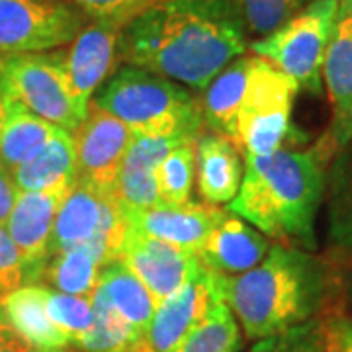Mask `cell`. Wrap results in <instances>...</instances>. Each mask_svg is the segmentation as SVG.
Returning <instances> with one entry per match:
<instances>
[{
	"label": "cell",
	"mask_w": 352,
	"mask_h": 352,
	"mask_svg": "<svg viewBox=\"0 0 352 352\" xmlns=\"http://www.w3.org/2000/svg\"><path fill=\"white\" fill-rule=\"evenodd\" d=\"M78 178V159L73 133L59 129L57 135L38 151L32 159L20 164L14 180L20 192H43V190L71 186Z\"/></svg>",
	"instance_id": "obj_22"
},
{
	"label": "cell",
	"mask_w": 352,
	"mask_h": 352,
	"mask_svg": "<svg viewBox=\"0 0 352 352\" xmlns=\"http://www.w3.org/2000/svg\"><path fill=\"white\" fill-rule=\"evenodd\" d=\"M241 149L226 135L208 131L196 139V180L206 204H229L239 194L243 182Z\"/></svg>",
	"instance_id": "obj_19"
},
{
	"label": "cell",
	"mask_w": 352,
	"mask_h": 352,
	"mask_svg": "<svg viewBox=\"0 0 352 352\" xmlns=\"http://www.w3.org/2000/svg\"><path fill=\"white\" fill-rule=\"evenodd\" d=\"M184 141H196V139L135 135L133 143L127 149L126 159L122 163L113 186V194L120 201L124 214L147 210L161 204L159 188H157V168L164 161V157Z\"/></svg>",
	"instance_id": "obj_17"
},
{
	"label": "cell",
	"mask_w": 352,
	"mask_h": 352,
	"mask_svg": "<svg viewBox=\"0 0 352 352\" xmlns=\"http://www.w3.org/2000/svg\"><path fill=\"white\" fill-rule=\"evenodd\" d=\"M247 24L249 34L268 36L276 28L288 22L292 16L302 12L314 0H233Z\"/></svg>",
	"instance_id": "obj_29"
},
{
	"label": "cell",
	"mask_w": 352,
	"mask_h": 352,
	"mask_svg": "<svg viewBox=\"0 0 352 352\" xmlns=\"http://www.w3.org/2000/svg\"><path fill=\"white\" fill-rule=\"evenodd\" d=\"M57 131L59 127L6 98V118L0 127V164L14 175L16 168L41 151Z\"/></svg>",
	"instance_id": "obj_23"
},
{
	"label": "cell",
	"mask_w": 352,
	"mask_h": 352,
	"mask_svg": "<svg viewBox=\"0 0 352 352\" xmlns=\"http://www.w3.org/2000/svg\"><path fill=\"white\" fill-rule=\"evenodd\" d=\"M25 286V263L6 227L0 226V300Z\"/></svg>",
	"instance_id": "obj_33"
},
{
	"label": "cell",
	"mask_w": 352,
	"mask_h": 352,
	"mask_svg": "<svg viewBox=\"0 0 352 352\" xmlns=\"http://www.w3.org/2000/svg\"><path fill=\"white\" fill-rule=\"evenodd\" d=\"M346 280H349V286H351V292H352V270L346 274Z\"/></svg>",
	"instance_id": "obj_40"
},
{
	"label": "cell",
	"mask_w": 352,
	"mask_h": 352,
	"mask_svg": "<svg viewBox=\"0 0 352 352\" xmlns=\"http://www.w3.org/2000/svg\"><path fill=\"white\" fill-rule=\"evenodd\" d=\"M325 335H327V333H325ZM327 352H337V351H335V346L331 344V340H329V337H327Z\"/></svg>",
	"instance_id": "obj_39"
},
{
	"label": "cell",
	"mask_w": 352,
	"mask_h": 352,
	"mask_svg": "<svg viewBox=\"0 0 352 352\" xmlns=\"http://www.w3.org/2000/svg\"><path fill=\"white\" fill-rule=\"evenodd\" d=\"M120 261L161 303L184 284L198 256L127 227Z\"/></svg>",
	"instance_id": "obj_16"
},
{
	"label": "cell",
	"mask_w": 352,
	"mask_h": 352,
	"mask_svg": "<svg viewBox=\"0 0 352 352\" xmlns=\"http://www.w3.org/2000/svg\"><path fill=\"white\" fill-rule=\"evenodd\" d=\"M45 302H47V314H50L51 321L63 331L71 342L92 327L94 309H92L90 298L69 296V294H61V292L47 288Z\"/></svg>",
	"instance_id": "obj_30"
},
{
	"label": "cell",
	"mask_w": 352,
	"mask_h": 352,
	"mask_svg": "<svg viewBox=\"0 0 352 352\" xmlns=\"http://www.w3.org/2000/svg\"><path fill=\"white\" fill-rule=\"evenodd\" d=\"M298 90L292 76L263 57L249 55L233 138L241 151L263 157L282 149L292 133V108Z\"/></svg>",
	"instance_id": "obj_5"
},
{
	"label": "cell",
	"mask_w": 352,
	"mask_h": 352,
	"mask_svg": "<svg viewBox=\"0 0 352 352\" xmlns=\"http://www.w3.org/2000/svg\"><path fill=\"white\" fill-rule=\"evenodd\" d=\"M96 288L143 339L157 309V302L143 282L122 261H113L104 266Z\"/></svg>",
	"instance_id": "obj_25"
},
{
	"label": "cell",
	"mask_w": 352,
	"mask_h": 352,
	"mask_svg": "<svg viewBox=\"0 0 352 352\" xmlns=\"http://www.w3.org/2000/svg\"><path fill=\"white\" fill-rule=\"evenodd\" d=\"M270 247V241L258 229L226 212L196 256L212 272L237 276L261 263Z\"/></svg>",
	"instance_id": "obj_18"
},
{
	"label": "cell",
	"mask_w": 352,
	"mask_h": 352,
	"mask_svg": "<svg viewBox=\"0 0 352 352\" xmlns=\"http://www.w3.org/2000/svg\"><path fill=\"white\" fill-rule=\"evenodd\" d=\"M241 349L239 321L223 300H217L200 323L168 352H241Z\"/></svg>",
	"instance_id": "obj_27"
},
{
	"label": "cell",
	"mask_w": 352,
	"mask_h": 352,
	"mask_svg": "<svg viewBox=\"0 0 352 352\" xmlns=\"http://www.w3.org/2000/svg\"><path fill=\"white\" fill-rule=\"evenodd\" d=\"M4 118H6V98H4V90L0 87V127L4 124Z\"/></svg>",
	"instance_id": "obj_37"
},
{
	"label": "cell",
	"mask_w": 352,
	"mask_h": 352,
	"mask_svg": "<svg viewBox=\"0 0 352 352\" xmlns=\"http://www.w3.org/2000/svg\"><path fill=\"white\" fill-rule=\"evenodd\" d=\"M327 186L329 249L352 263V143L337 153Z\"/></svg>",
	"instance_id": "obj_24"
},
{
	"label": "cell",
	"mask_w": 352,
	"mask_h": 352,
	"mask_svg": "<svg viewBox=\"0 0 352 352\" xmlns=\"http://www.w3.org/2000/svg\"><path fill=\"white\" fill-rule=\"evenodd\" d=\"M214 274L219 300L229 305L249 340L276 337L311 321L331 286L325 261L280 243L249 272Z\"/></svg>",
	"instance_id": "obj_2"
},
{
	"label": "cell",
	"mask_w": 352,
	"mask_h": 352,
	"mask_svg": "<svg viewBox=\"0 0 352 352\" xmlns=\"http://www.w3.org/2000/svg\"><path fill=\"white\" fill-rule=\"evenodd\" d=\"M339 0H314L288 22L254 39L252 55L263 57L282 73L292 76L298 87L319 94L323 88V61Z\"/></svg>",
	"instance_id": "obj_6"
},
{
	"label": "cell",
	"mask_w": 352,
	"mask_h": 352,
	"mask_svg": "<svg viewBox=\"0 0 352 352\" xmlns=\"http://www.w3.org/2000/svg\"><path fill=\"white\" fill-rule=\"evenodd\" d=\"M90 300L94 309L92 327L71 346L78 352H138L141 335L113 309L108 298L96 288Z\"/></svg>",
	"instance_id": "obj_26"
},
{
	"label": "cell",
	"mask_w": 352,
	"mask_h": 352,
	"mask_svg": "<svg viewBox=\"0 0 352 352\" xmlns=\"http://www.w3.org/2000/svg\"><path fill=\"white\" fill-rule=\"evenodd\" d=\"M47 288L32 284L22 286L0 300V307L14 331L34 349H63L71 340L51 321L47 314Z\"/></svg>",
	"instance_id": "obj_21"
},
{
	"label": "cell",
	"mask_w": 352,
	"mask_h": 352,
	"mask_svg": "<svg viewBox=\"0 0 352 352\" xmlns=\"http://www.w3.org/2000/svg\"><path fill=\"white\" fill-rule=\"evenodd\" d=\"M0 352H34V346L22 339L8 323L2 307H0Z\"/></svg>",
	"instance_id": "obj_36"
},
{
	"label": "cell",
	"mask_w": 352,
	"mask_h": 352,
	"mask_svg": "<svg viewBox=\"0 0 352 352\" xmlns=\"http://www.w3.org/2000/svg\"><path fill=\"white\" fill-rule=\"evenodd\" d=\"M90 22H104L124 30L133 18L161 0H69Z\"/></svg>",
	"instance_id": "obj_32"
},
{
	"label": "cell",
	"mask_w": 352,
	"mask_h": 352,
	"mask_svg": "<svg viewBox=\"0 0 352 352\" xmlns=\"http://www.w3.org/2000/svg\"><path fill=\"white\" fill-rule=\"evenodd\" d=\"M227 210L210 204L186 201L180 206L157 204L147 210L124 214L127 227L164 241L176 249L198 254L210 233L223 219Z\"/></svg>",
	"instance_id": "obj_15"
},
{
	"label": "cell",
	"mask_w": 352,
	"mask_h": 352,
	"mask_svg": "<svg viewBox=\"0 0 352 352\" xmlns=\"http://www.w3.org/2000/svg\"><path fill=\"white\" fill-rule=\"evenodd\" d=\"M327 155L278 149L270 155H245V175L229 212L249 221L263 235L303 251H315V219L327 186Z\"/></svg>",
	"instance_id": "obj_3"
},
{
	"label": "cell",
	"mask_w": 352,
	"mask_h": 352,
	"mask_svg": "<svg viewBox=\"0 0 352 352\" xmlns=\"http://www.w3.org/2000/svg\"><path fill=\"white\" fill-rule=\"evenodd\" d=\"M34 352H78L73 346H63V349H34Z\"/></svg>",
	"instance_id": "obj_38"
},
{
	"label": "cell",
	"mask_w": 352,
	"mask_h": 352,
	"mask_svg": "<svg viewBox=\"0 0 352 352\" xmlns=\"http://www.w3.org/2000/svg\"><path fill=\"white\" fill-rule=\"evenodd\" d=\"M120 28L104 22H88L69 47L63 50L65 73L76 113L85 120L88 104L106 80L118 71Z\"/></svg>",
	"instance_id": "obj_12"
},
{
	"label": "cell",
	"mask_w": 352,
	"mask_h": 352,
	"mask_svg": "<svg viewBox=\"0 0 352 352\" xmlns=\"http://www.w3.org/2000/svg\"><path fill=\"white\" fill-rule=\"evenodd\" d=\"M113 261H120V252L100 241L53 252L43 266L39 286L45 284L61 294L90 298L104 266Z\"/></svg>",
	"instance_id": "obj_20"
},
{
	"label": "cell",
	"mask_w": 352,
	"mask_h": 352,
	"mask_svg": "<svg viewBox=\"0 0 352 352\" xmlns=\"http://www.w3.org/2000/svg\"><path fill=\"white\" fill-rule=\"evenodd\" d=\"M251 352H327L325 325L311 319L282 335L258 340Z\"/></svg>",
	"instance_id": "obj_31"
},
{
	"label": "cell",
	"mask_w": 352,
	"mask_h": 352,
	"mask_svg": "<svg viewBox=\"0 0 352 352\" xmlns=\"http://www.w3.org/2000/svg\"><path fill=\"white\" fill-rule=\"evenodd\" d=\"M323 85L331 104V126L319 145L327 157L352 143V0H339L331 30Z\"/></svg>",
	"instance_id": "obj_10"
},
{
	"label": "cell",
	"mask_w": 352,
	"mask_h": 352,
	"mask_svg": "<svg viewBox=\"0 0 352 352\" xmlns=\"http://www.w3.org/2000/svg\"><path fill=\"white\" fill-rule=\"evenodd\" d=\"M219 300L215 274L200 261L192 266L184 284L157 303L151 323L139 342L138 352H168Z\"/></svg>",
	"instance_id": "obj_11"
},
{
	"label": "cell",
	"mask_w": 352,
	"mask_h": 352,
	"mask_svg": "<svg viewBox=\"0 0 352 352\" xmlns=\"http://www.w3.org/2000/svg\"><path fill=\"white\" fill-rule=\"evenodd\" d=\"M73 138L78 159V176L113 192L118 173L135 133L112 113L90 102L87 116L76 127Z\"/></svg>",
	"instance_id": "obj_13"
},
{
	"label": "cell",
	"mask_w": 352,
	"mask_h": 352,
	"mask_svg": "<svg viewBox=\"0 0 352 352\" xmlns=\"http://www.w3.org/2000/svg\"><path fill=\"white\" fill-rule=\"evenodd\" d=\"M135 135L198 139L204 129L200 100L175 80L124 65L92 98Z\"/></svg>",
	"instance_id": "obj_4"
},
{
	"label": "cell",
	"mask_w": 352,
	"mask_h": 352,
	"mask_svg": "<svg viewBox=\"0 0 352 352\" xmlns=\"http://www.w3.org/2000/svg\"><path fill=\"white\" fill-rule=\"evenodd\" d=\"M88 22L69 0H0V57L61 50Z\"/></svg>",
	"instance_id": "obj_8"
},
{
	"label": "cell",
	"mask_w": 352,
	"mask_h": 352,
	"mask_svg": "<svg viewBox=\"0 0 352 352\" xmlns=\"http://www.w3.org/2000/svg\"><path fill=\"white\" fill-rule=\"evenodd\" d=\"M18 186L14 180L12 173H8L2 164H0V226L6 227V221L12 214L14 204L18 198Z\"/></svg>",
	"instance_id": "obj_35"
},
{
	"label": "cell",
	"mask_w": 352,
	"mask_h": 352,
	"mask_svg": "<svg viewBox=\"0 0 352 352\" xmlns=\"http://www.w3.org/2000/svg\"><path fill=\"white\" fill-rule=\"evenodd\" d=\"M249 30L233 0H161L120 32V63L194 90L245 55Z\"/></svg>",
	"instance_id": "obj_1"
},
{
	"label": "cell",
	"mask_w": 352,
	"mask_h": 352,
	"mask_svg": "<svg viewBox=\"0 0 352 352\" xmlns=\"http://www.w3.org/2000/svg\"><path fill=\"white\" fill-rule=\"evenodd\" d=\"M331 344L337 352H352V317L337 315L323 323Z\"/></svg>",
	"instance_id": "obj_34"
},
{
	"label": "cell",
	"mask_w": 352,
	"mask_h": 352,
	"mask_svg": "<svg viewBox=\"0 0 352 352\" xmlns=\"http://www.w3.org/2000/svg\"><path fill=\"white\" fill-rule=\"evenodd\" d=\"M71 188L73 184L43 192H18L6 231L24 258L25 286L39 284L43 266L50 258L55 219Z\"/></svg>",
	"instance_id": "obj_14"
},
{
	"label": "cell",
	"mask_w": 352,
	"mask_h": 352,
	"mask_svg": "<svg viewBox=\"0 0 352 352\" xmlns=\"http://www.w3.org/2000/svg\"><path fill=\"white\" fill-rule=\"evenodd\" d=\"M196 182V141L176 145L157 168L159 201L166 206H180L192 198Z\"/></svg>",
	"instance_id": "obj_28"
},
{
	"label": "cell",
	"mask_w": 352,
	"mask_h": 352,
	"mask_svg": "<svg viewBox=\"0 0 352 352\" xmlns=\"http://www.w3.org/2000/svg\"><path fill=\"white\" fill-rule=\"evenodd\" d=\"M127 223L124 210L112 190H104L87 178H76L55 219L51 252L87 243H108L122 252Z\"/></svg>",
	"instance_id": "obj_9"
},
{
	"label": "cell",
	"mask_w": 352,
	"mask_h": 352,
	"mask_svg": "<svg viewBox=\"0 0 352 352\" xmlns=\"http://www.w3.org/2000/svg\"><path fill=\"white\" fill-rule=\"evenodd\" d=\"M0 87L6 98L69 133L82 122L65 73L63 47L0 57Z\"/></svg>",
	"instance_id": "obj_7"
}]
</instances>
